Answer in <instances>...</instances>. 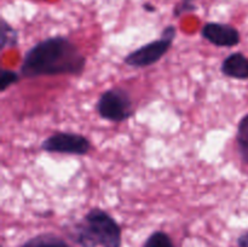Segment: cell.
<instances>
[{
  "instance_id": "12",
  "label": "cell",
  "mask_w": 248,
  "mask_h": 247,
  "mask_svg": "<svg viewBox=\"0 0 248 247\" xmlns=\"http://www.w3.org/2000/svg\"><path fill=\"white\" fill-rule=\"evenodd\" d=\"M21 77L22 75L19 72H16L14 69H7V68H2L1 72H0V91L5 92L12 85L17 84L21 80Z\"/></svg>"
},
{
  "instance_id": "7",
  "label": "cell",
  "mask_w": 248,
  "mask_h": 247,
  "mask_svg": "<svg viewBox=\"0 0 248 247\" xmlns=\"http://www.w3.org/2000/svg\"><path fill=\"white\" fill-rule=\"evenodd\" d=\"M220 73L234 80H248V57L241 51L229 53L220 64Z\"/></svg>"
},
{
  "instance_id": "6",
  "label": "cell",
  "mask_w": 248,
  "mask_h": 247,
  "mask_svg": "<svg viewBox=\"0 0 248 247\" xmlns=\"http://www.w3.org/2000/svg\"><path fill=\"white\" fill-rule=\"evenodd\" d=\"M201 38L216 47L232 48L241 43V33L236 27L222 22H207L200 31Z\"/></svg>"
},
{
  "instance_id": "5",
  "label": "cell",
  "mask_w": 248,
  "mask_h": 247,
  "mask_svg": "<svg viewBox=\"0 0 248 247\" xmlns=\"http://www.w3.org/2000/svg\"><path fill=\"white\" fill-rule=\"evenodd\" d=\"M40 149L48 154L86 156L92 150V143L81 133L57 131L41 142Z\"/></svg>"
},
{
  "instance_id": "10",
  "label": "cell",
  "mask_w": 248,
  "mask_h": 247,
  "mask_svg": "<svg viewBox=\"0 0 248 247\" xmlns=\"http://www.w3.org/2000/svg\"><path fill=\"white\" fill-rule=\"evenodd\" d=\"M19 43L18 31L5 18L0 21V51L15 48Z\"/></svg>"
},
{
  "instance_id": "15",
  "label": "cell",
  "mask_w": 248,
  "mask_h": 247,
  "mask_svg": "<svg viewBox=\"0 0 248 247\" xmlns=\"http://www.w3.org/2000/svg\"><path fill=\"white\" fill-rule=\"evenodd\" d=\"M143 9H144L145 11H148V12H154L155 10H156V7H155L154 5L149 4V2H145V4L143 5Z\"/></svg>"
},
{
  "instance_id": "16",
  "label": "cell",
  "mask_w": 248,
  "mask_h": 247,
  "mask_svg": "<svg viewBox=\"0 0 248 247\" xmlns=\"http://www.w3.org/2000/svg\"><path fill=\"white\" fill-rule=\"evenodd\" d=\"M190 1H194V0H190Z\"/></svg>"
},
{
  "instance_id": "14",
  "label": "cell",
  "mask_w": 248,
  "mask_h": 247,
  "mask_svg": "<svg viewBox=\"0 0 248 247\" xmlns=\"http://www.w3.org/2000/svg\"><path fill=\"white\" fill-rule=\"evenodd\" d=\"M237 246L239 247H248V230L242 232L239 237H237Z\"/></svg>"
},
{
  "instance_id": "11",
  "label": "cell",
  "mask_w": 248,
  "mask_h": 247,
  "mask_svg": "<svg viewBox=\"0 0 248 247\" xmlns=\"http://www.w3.org/2000/svg\"><path fill=\"white\" fill-rule=\"evenodd\" d=\"M143 247H176V245L167 232L156 230L148 236Z\"/></svg>"
},
{
  "instance_id": "9",
  "label": "cell",
  "mask_w": 248,
  "mask_h": 247,
  "mask_svg": "<svg viewBox=\"0 0 248 247\" xmlns=\"http://www.w3.org/2000/svg\"><path fill=\"white\" fill-rule=\"evenodd\" d=\"M21 247H74L63 237L52 232H43L27 240Z\"/></svg>"
},
{
  "instance_id": "8",
  "label": "cell",
  "mask_w": 248,
  "mask_h": 247,
  "mask_svg": "<svg viewBox=\"0 0 248 247\" xmlns=\"http://www.w3.org/2000/svg\"><path fill=\"white\" fill-rule=\"evenodd\" d=\"M235 142L240 160L242 164L248 166V113L245 114L237 123Z\"/></svg>"
},
{
  "instance_id": "3",
  "label": "cell",
  "mask_w": 248,
  "mask_h": 247,
  "mask_svg": "<svg viewBox=\"0 0 248 247\" xmlns=\"http://www.w3.org/2000/svg\"><path fill=\"white\" fill-rule=\"evenodd\" d=\"M176 36L177 28L173 24H169L162 29L159 39L149 41L127 53L123 60L124 64L135 69H143L156 64L171 50Z\"/></svg>"
},
{
  "instance_id": "1",
  "label": "cell",
  "mask_w": 248,
  "mask_h": 247,
  "mask_svg": "<svg viewBox=\"0 0 248 247\" xmlns=\"http://www.w3.org/2000/svg\"><path fill=\"white\" fill-rule=\"evenodd\" d=\"M87 60L79 46L65 35H53L34 44L26 51L19 73L26 79L72 75L80 77Z\"/></svg>"
},
{
  "instance_id": "2",
  "label": "cell",
  "mask_w": 248,
  "mask_h": 247,
  "mask_svg": "<svg viewBox=\"0 0 248 247\" xmlns=\"http://www.w3.org/2000/svg\"><path fill=\"white\" fill-rule=\"evenodd\" d=\"M70 239L81 247H121L123 230L118 220L101 207H92L68 229Z\"/></svg>"
},
{
  "instance_id": "13",
  "label": "cell",
  "mask_w": 248,
  "mask_h": 247,
  "mask_svg": "<svg viewBox=\"0 0 248 247\" xmlns=\"http://www.w3.org/2000/svg\"><path fill=\"white\" fill-rule=\"evenodd\" d=\"M198 10V6L194 4L190 0H182L181 2L176 5L173 7V17L179 18L181 16H183L184 14H189V12H194Z\"/></svg>"
},
{
  "instance_id": "4",
  "label": "cell",
  "mask_w": 248,
  "mask_h": 247,
  "mask_svg": "<svg viewBox=\"0 0 248 247\" xmlns=\"http://www.w3.org/2000/svg\"><path fill=\"white\" fill-rule=\"evenodd\" d=\"M94 108L99 118L114 124L125 123L136 114L130 92L121 86L104 90L99 94Z\"/></svg>"
}]
</instances>
